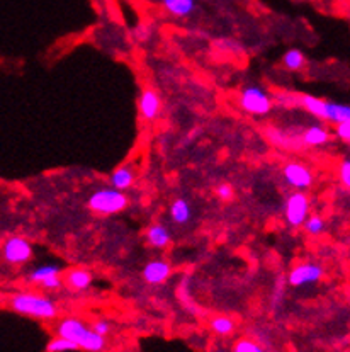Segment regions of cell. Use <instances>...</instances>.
<instances>
[{
    "label": "cell",
    "instance_id": "11",
    "mask_svg": "<svg viewBox=\"0 0 350 352\" xmlns=\"http://www.w3.org/2000/svg\"><path fill=\"white\" fill-rule=\"evenodd\" d=\"M145 236H146V243H148L150 247H153V249H159V250L167 249V247L170 245V242H172V233H170V230L162 223H155L148 226Z\"/></svg>",
    "mask_w": 350,
    "mask_h": 352
},
{
    "label": "cell",
    "instance_id": "10",
    "mask_svg": "<svg viewBox=\"0 0 350 352\" xmlns=\"http://www.w3.org/2000/svg\"><path fill=\"white\" fill-rule=\"evenodd\" d=\"M140 114L143 120L153 121L159 118L160 109H162V100L153 89H145L140 96Z\"/></svg>",
    "mask_w": 350,
    "mask_h": 352
},
{
    "label": "cell",
    "instance_id": "20",
    "mask_svg": "<svg viewBox=\"0 0 350 352\" xmlns=\"http://www.w3.org/2000/svg\"><path fill=\"white\" fill-rule=\"evenodd\" d=\"M282 62H284V67L288 68V70H301L303 67H305L306 63V58H305V53L301 52V50H289V52H285L284 58H282Z\"/></svg>",
    "mask_w": 350,
    "mask_h": 352
},
{
    "label": "cell",
    "instance_id": "24",
    "mask_svg": "<svg viewBox=\"0 0 350 352\" xmlns=\"http://www.w3.org/2000/svg\"><path fill=\"white\" fill-rule=\"evenodd\" d=\"M233 352H266V351H264V347H260L259 344L253 342V340L242 339L235 344Z\"/></svg>",
    "mask_w": 350,
    "mask_h": 352
},
{
    "label": "cell",
    "instance_id": "1",
    "mask_svg": "<svg viewBox=\"0 0 350 352\" xmlns=\"http://www.w3.org/2000/svg\"><path fill=\"white\" fill-rule=\"evenodd\" d=\"M56 336L69 339L78 349H84L87 352H102L107 346L106 337L95 333L87 323L73 317H67L58 322Z\"/></svg>",
    "mask_w": 350,
    "mask_h": 352
},
{
    "label": "cell",
    "instance_id": "3",
    "mask_svg": "<svg viewBox=\"0 0 350 352\" xmlns=\"http://www.w3.org/2000/svg\"><path fill=\"white\" fill-rule=\"evenodd\" d=\"M89 208L97 214H116L126 210L128 196L124 191H117L114 188L97 189L89 197Z\"/></svg>",
    "mask_w": 350,
    "mask_h": 352
},
{
    "label": "cell",
    "instance_id": "5",
    "mask_svg": "<svg viewBox=\"0 0 350 352\" xmlns=\"http://www.w3.org/2000/svg\"><path fill=\"white\" fill-rule=\"evenodd\" d=\"M310 217V199L303 191H294L285 199L284 218L289 226H303Z\"/></svg>",
    "mask_w": 350,
    "mask_h": 352
},
{
    "label": "cell",
    "instance_id": "29",
    "mask_svg": "<svg viewBox=\"0 0 350 352\" xmlns=\"http://www.w3.org/2000/svg\"><path fill=\"white\" fill-rule=\"evenodd\" d=\"M39 285H41L43 288L48 289V291H58L63 286V281H62V278H60V276H53V278L45 279V281L39 283Z\"/></svg>",
    "mask_w": 350,
    "mask_h": 352
},
{
    "label": "cell",
    "instance_id": "12",
    "mask_svg": "<svg viewBox=\"0 0 350 352\" xmlns=\"http://www.w3.org/2000/svg\"><path fill=\"white\" fill-rule=\"evenodd\" d=\"M63 285L70 291H85L92 285V272L87 269H71L65 274Z\"/></svg>",
    "mask_w": 350,
    "mask_h": 352
},
{
    "label": "cell",
    "instance_id": "25",
    "mask_svg": "<svg viewBox=\"0 0 350 352\" xmlns=\"http://www.w3.org/2000/svg\"><path fill=\"white\" fill-rule=\"evenodd\" d=\"M338 179L345 189L350 188V160L345 159L338 167Z\"/></svg>",
    "mask_w": 350,
    "mask_h": 352
},
{
    "label": "cell",
    "instance_id": "23",
    "mask_svg": "<svg viewBox=\"0 0 350 352\" xmlns=\"http://www.w3.org/2000/svg\"><path fill=\"white\" fill-rule=\"evenodd\" d=\"M303 226H305L306 232H308L310 235H313V236L321 235V233L327 230V223H325L323 218L318 217V214H313V217L306 218V221L303 223Z\"/></svg>",
    "mask_w": 350,
    "mask_h": 352
},
{
    "label": "cell",
    "instance_id": "9",
    "mask_svg": "<svg viewBox=\"0 0 350 352\" xmlns=\"http://www.w3.org/2000/svg\"><path fill=\"white\" fill-rule=\"evenodd\" d=\"M172 274V265L163 258H153L143 269V279L148 285H162Z\"/></svg>",
    "mask_w": 350,
    "mask_h": 352
},
{
    "label": "cell",
    "instance_id": "6",
    "mask_svg": "<svg viewBox=\"0 0 350 352\" xmlns=\"http://www.w3.org/2000/svg\"><path fill=\"white\" fill-rule=\"evenodd\" d=\"M2 257L10 265L26 264L33 257V245L24 236H10L3 243Z\"/></svg>",
    "mask_w": 350,
    "mask_h": 352
},
{
    "label": "cell",
    "instance_id": "14",
    "mask_svg": "<svg viewBox=\"0 0 350 352\" xmlns=\"http://www.w3.org/2000/svg\"><path fill=\"white\" fill-rule=\"evenodd\" d=\"M135 184V170L128 165L116 168L110 174V188L117 189V191H126Z\"/></svg>",
    "mask_w": 350,
    "mask_h": 352
},
{
    "label": "cell",
    "instance_id": "7",
    "mask_svg": "<svg viewBox=\"0 0 350 352\" xmlns=\"http://www.w3.org/2000/svg\"><path fill=\"white\" fill-rule=\"evenodd\" d=\"M323 274L325 271L320 264H316V262H305V264H298L296 267L291 269L288 281L294 288H301V286L316 285L323 278Z\"/></svg>",
    "mask_w": 350,
    "mask_h": 352
},
{
    "label": "cell",
    "instance_id": "8",
    "mask_svg": "<svg viewBox=\"0 0 350 352\" xmlns=\"http://www.w3.org/2000/svg\"><path fill=\"white\" fill-rule=\"evenodd\" d=\"M282 175H284V181L296 191H305L313 184V172L310 170L308 165L299 164V162H289L288 165H284Z\"/></svg>",
    "mask_w": 350,
    "mask_h": 352
},
{
    "label": "cell",
    "instance_id": "17",
    "mask_svg": "<svg viewBox=\"0 0 350 352\" xmlns=\"http://www.w3.org/2000/svg\"><path fill=\"white\" fill-rule=\"evenodd\" d=\"M191 204H189L184 197H177L172 203V206H170V218H172L174 223L187 225L189 221H191Z\"/></svg>",
    "mask_w": 350,
    "mask_h": 352
},
{
    "label": "cell",
    "instance_id": "2",
    "mask_svg": "<svg viewBox=\"0 0 350 352\" xmlns=\"http://www.w3.org/2000/svg\"><path fill=\"white\" fill-rule=\"evenodd\" d=\"M10 308L21 315L39 318V320H53L58 317V307L48 296L36 293H17L10 298Z\"/></svg>",
    "mask_w": 350,
    "mask_h": 352
},
{
    "label": "cell",
    "instance_id": "18",
    "mask_svg": "<svg viewBox=\"0 0 350 352\" xmlns=\"http://www.w3.org/2000/svg\"><path fill=\"white\" fill-rule=\"evenodd\" d=\"M327 121H330V123H334V124L350 121V106H347V104L330 102V100H328Z\"/></svg>",
    "mask_w": 350,
    "mask_h": 352
},
{
    "label": "cell",
    "instance_id": "22",
    "mask_svg": "<svg viewBox=\"0 0 350 352\" xmlns=\"http://www.w3.org/2000/svg\"><path fill=\"white\" fill-rule=\"evenodd\" d=\"M48 352H70V351H78V347L73 342H70L69 339H63V337L56 336L55 339H51L46 346Z\"/></svg>",
    "mask_w": 350,
    "mask_h": 352
},
{
    "label": "cell",
    "instance_id": "26",
    "mask_svg": "<svg viewBox=\"0 0 350 352\" xmlns=\"http://www.w3.org/2000/svg\"><path fill=\"white\" fill-rule=\"evenodd\" d=\"M216 194H218V197H220V199L230 201L231 197H233L235 189H233V186L228 184V182H223V184H220L216 188Z\"/></svg>",
    "mask_w": 350,
    "mask_h": 352
},
{
    "label": "cell",
    "instance_id": "27",
    "mask_svg": "<svg viewBox=\"0 0 350 352\" xmlns=\"http://www.w3.org/2000/svg\"><path fill=\"white\" fill-rule=\"evenodd\" d=\"M335 135H337V138L342 140L344 143H349L350 142V121L338 123L337 128H335Z\"/></svg>",
    "mask_w": 350,
    "mask_h": 352
},
{
    "label": "cell",
    "instance_id": "4",
    "mask_svg": "<svg viewBox=\"0 0 350 352\" xmlns=\"http://www.w3.org/2000/svg\"><path fill=\"white\" fill-rule=\"evenodd\" d=\"M240 106L253 116H266L272 109V99L259 85H246L240 94Z\"/></svg>",
    "mask_w": 350,
    "mask_h": 352
},
{
    "label": "cell",
    "instance_id": "28",
    "mask_svg": "<svg viewBox=\"0 0 350 352\" xmlns=\"http://www.w3.org/2000/svg\"><path fill=\"white\" fill-rule=\"evenodd\" d=\"M91 329L94 330L95 333H99V336L106 337V336H109L110 330H113V325H110L107 320H95L94 323H92Z\"/></svg>",
    "mask_w": 350,
    "mask_h": 352
},
{
    "label": "cell",
    "instance_id": "21",
    "mask_svg": "<svg viewBox=\"0 0 350 352\" xmlns=\"http://www.w3.org/2000/svg\"><path fill=\"white\" fill-rule=\"evenodd\" d=\"M211 329L218 336H230L235 332V322L228 317H216L211 322Z\"/></svg>",
    "mask_w": 350,
    "mask_h": 352
},
{
    "label": "cell",
    "instance_id": "19",
    "mask_svg": "<svg viewBox=\"0 0 350 352\" xmlns=\"http://www.w3.org/2000/svg\"><path fill=\"white\" fill-rule=\"evenodd\" d=\"M60 272H62V269H60L58 265H55V264L39 265V267H36L34 271L30 272L27 279H30L31 283H36V285H39V283H43L45 279L53 278V276H60Z\"/></svg>",
    "mask_w": 350,
    "mask_h": 352
},
{
    "label": "cell",
    "instance_id": "13",
    "mask_svg": "<svg viewBox=\"0 0 350 352\" xmlns=\"http://www.w3.org/2000/svg\"><path fill=\"white\" fill-rule=\"evenodd\" d=\"M298 102L308 111L312 116L318 118V120H323L327 121V104L328 100L320 99V97L315 96H310V94H303L298 97Z\"/></svg>",
    "mask_w": 350,
    "mask_h": 352
},
{
    "label": "cell",
    "instance_id": "15",
    "mask_svg": "<svg viewBox=\"0 0 350 352\" xmlns=\"http://www.w3.org/2000/svg\"><path fill=\"white\" fill-rule=\"evenodd\" d=\"M301 142L308 146H321L330 142V131L321 124H313L303 133Z\"/></svg>",
    "mask_w": 350,
    "mask_h": 352
},
{
    "label": "cell",
    "instance_id": "16",
    "mask_svg": "<svg viewBox=\"0 0 350 352\" xmlns=\"http://www.w3.org/2000/svg\"><path fill=\"white\" fill-rule=\"evenodd\" d=\"M162 6L175 17H187L196 10V0H162Z\"/></svg>",
    "mask_w": 350,
    "mask_h": 352
}]
</instances>
